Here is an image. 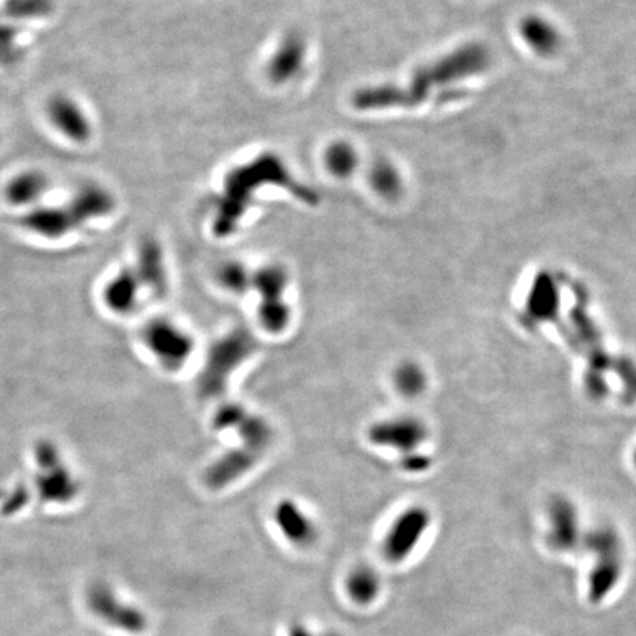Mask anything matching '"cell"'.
<instances>
[{"mask_svg":"<svg viewBox=\"0 0 636 636\" xmlns=\"http://www.w3.org/2000/svg\"><path fill=\"white\" fill-rule=\"evenodd\" d=\"M257 320L268 335L280 336L288 332L293 321V310L288 299L258 301Z\"/></svg>","mask_w":636,"mask_h":636,"instance_id":"cb8c5ba5","label":"cell"},{"mask_svg":"<svg viewBox=\"0 0 636 636\" xmlns=\"http://www.w3.org/2000/svg\"><path fill=\"white\" fill-rule=\"evenodd\" d=\"M582 542L595 558L594 569L589 573L588 600L601 604L614 591L625 570L622 539L616 530L600 526L592 529Z\"/></svg>","mask_w":636,"mask_h":636,"instance_id":"277c9868","label":"cell"},{"mask_svg":"<svg viewBox=\"0 0 636 636\" xmlns=\"http://www.w3.org/2000/svg\"><path fill=\"white\" fill-rule=\"evenodd\" d=\"M28 492L26 488H17L12 492V497L5 501L2 507L3 516H14L18 511L23 510L28 503Z\"/></svg>","mask_w":636,"mask_h":636,"instance_id":"d6a6232c","label":"cell"},{"mask_svg":"<svg viewBox=\"0 0 636 636\" xmlns=\"http://www.w3.org/2000/svg\"><path fill=\"white\" fill-rule=\"evenodd\" d=\"M134 271L142 283V288L149 289L157 298H164L168 289L167 270L157 240H143L137 252V265Z\"/></svg>","mask_w":636,"mask_h":636,"instance_id":"9a60e30c","label":"cell"},{"mask_svg":"<svg viewBox=\"0 0 636 636\" xmlns=\"http://www.w3.org/2000/svg\"><path fill=\"white\" fill-rule=\"evenodd\" d=\"M305 53L307 48L301 36L291 34L286 37L267 67L268 76L273 83L282 84L295 79L304 67Z\"/></svg>","mask_w":636,"mask_h":636,"instance_id":"d6986e66","label":"cell"},{"mask_svg":"<svg viewBox=\"0 0 636 636\" xmlns=\"http://www.w3.org/2000/svg\"><path fill=\"white\" fill-rule=\"evenodd\" d=\"M28 232L46 239H61L76 226L73 215L65 208L37 207L21 220Z\"/></svg>","mask_w":636,"mask_h":636,"instance_id":"ac0fdd59","label":"cell"},{"mask_svg":"<svg viewBox=\"0 0 636 636\" xmlns=\"http://www.w3.org/2000/svg\"><path fill=\"white\" fill-rule=\"evenodd\" d=\"M252 276L254 273L239 261H227L221 264L215 273L218 285L235 296H243L252 291Z\"/></svg>","mask_w":636,"mask_h":636,"instance_id":"484cf974","label":"cell"},{"mask_svg":"<svg viewBox=\"0 0 636 636\" xmlns=\"http://www.w3.org/2000/svg\"><path fill=\"white\" fill-rule=\"evenodd\" d=\"M48 190V177L40 171H23L12 177L5 186L6 201L15 207L36 204Z\"/></svg>","mask_w":636,"mask_h":636,"instance_id":"44dd1931","label":"cell"},{"mask_svg":"<svg viewBox=\"0 0 636 636\" xmlns=\"http://www.w3.org/2000/svg\"><path fill=\"white\" fill-rule=\"evenodd\" d=\"M51 12L52 0H6L3 5V15L11 20H34Z\"/></svg>","mask_w":636,"mask_h":636,"instance_id":"f1b7e54d","label":"cell"},{"mask_svg":"<svg viewBox=\"0 0 636 636\" xmlns=\"http://www.w3.org/2000/svg\"><path fill=\"white\" fill-rule=\"evenodd\" d=\"M433 466V458L423 450L399 457V469L407 475H423Z\"/></svg>","mask_w":636,"mask_h":636,"instance_id":"1f68e13d","label":"cell"},{"mask_svg":"<svg viewBox=\"0 0 636 636\" xmlns=\"http://www.w3.org/2000/svg\"><path fill=\"white\" fill-rule=\"evenodd\" d=\"M489 64V53L482 45L472 43L442 56L438 61L423 65L414 73L407 86L364 87L355 93L357 109L410 108L422 104L432 92L450 86L454 81L482 73Z\"/></svg>","mask_w":636,"mask_h":636,"instance_id":"6da1fadb","label":"cell"},{"mask_svg":"<svg viewBox=\"0 0 636 636\" xmlns=\"http://www.w3.org/2000/svg\"><path fill=\"white\" fill-rule=\"evenodd\" d=\"M48 117L59 133L74 142H86L92 134V126L83 108L68 96H55L49 101Z\"/></svg>","mask_w":636,"mask_h":636,"instance_id":"5bb4252c","label":"cell"},{"mask_svg":"<svg viewBox=\"0 0 636 636\" xmlns=\"http://www.w3.org/2000/svg\"><path fill=\"white\" fill-rule=\"evenodd\" d=\"M34 461L39 467L36 486L40 501L45 504H68L79 494L73 473L62 464L61 452L49 441L34 448Z\"/></svg>","mask_w":636,"mask_h":636,"instance_id":"ba28073f","label":"cell"},{"mask_svg":"<svg viewBox=\"0 0 636 636\" xmlns=\"http://www.w3.org/2000/svg\"><path fill=\"white\" fill-rule=\"evenodd\" d=\"M142 283L132 268H124L115 274L102 291L105 307L117 316L132 314L137 308Z\"/></svg>","mask_w":636,"mask_h":636,"instance_id":"2e32d148","label":"cell"},{"mask_svg":"<svg viewBox=\"0 0 636 636\" xmlns=\"http://www.w3.org/2000/svg\"><path fill=\"white\" fill-rule=\"evenodd\" d=\"M289 282V273L282 265L268 264L252 276V291L257 292L258 301L285 299Z\"/></svg>","mask_w":636,"mask_h":636,"instance_id":"7402d4cb","label":"cell"},{"mask_svg":"<svg viewBox=\"0 0 636 636\" xmlns=\"http://www.w3.org/2000/svg\"><path fill=\"white\" fill-rule=\"evenodd\" d=\"M140 341L162 370L176 373L185 367L195 349V339L170 318L148 321L140 332Z\"/></svg>","mask_w":636,"mask_h":636,"instance_id":"5b68a950","label":"cell"},{"mask_svg":"<svg viewBox=\"0 0 636 636\" xmlns=\"http://www.w3.org/2000/svg\"><path fill=\"white\" fill-rule=\"evenodd\" d=\"M18 30L12 24L0 23V64H12L18 58Z\"/></svg>","mask_w":636,"mask_h":636,"instance_id":"4dcf8cb0","label":"cell"},{"mask_svg":"<svg viewBox=\"0 0 636 636\" xmlns=\"http://www.w3.org/2000/svg\"><path fill=\"white\" fill-rule=\"evenodd\" d=\"M324 162L330 173L338 177H348L357 168L358 157L355 149L349 143L336 142L327 148Z\"/></svg>","mask_w":636,"mask_h":636,"instance_id":"4316f807","label":"cell"},{"mask_svg":"<svg viewBox=\"0 0 636 636\" xmlns=\"http://www.w3.org/2000/svg\"><path fill=\"white\" fill-rule=\"evenodd\" d=\"M366 436L377 450L391 451L402 457L423 450L429 439V427L413 414H397L371 423Z\"/></svg>","mask_w":636,"mask_h":636,"instance_id":"52a82bcc","label":"cell"},{"mask_svg":"<svg viewBox=\"0 0 636 636\" xmlns=\"http://www.w3.org/2000/svg\"><path fill=\"white\" fill-rule=\"evenodd\" d=\"M634 464H635V469H636V451L634 452Z\"/></svg>","mask_w":636,"mask_h":636,"instance_id":"e575fe53","label":"cell"},{"mask_svg":"<svg viewBox=\"0 0 636 636\" xmlns=\"http://www.w3.org/2000/svg\"><path fill=\"white\" fill-rule=\"evenodd\" d=\"M370 182L373 189L385 198H397L401 192V177L397 168L388 161H379L373 165Z\"/></svg>","mask_w":636,"mask_h":636,"instance_id":"83f0119b","label":"cell"},{"mask_svg":"<svg viewBox=\"0 0 636 636\" xmlns=\"http://www.w3.org/2000/svg\"><path fill=\"white\" fill-rule=\"evenodd\" d=\"M526 45L541 56H553L561 48V33L547 18L529 15L520 24Z\"/></svg>","mask_w":636,"mask_h":636,"instance_id":"ffe728a7","label":"cell"},{"mask_svg":"<svg viewBox=\"0 0 636 636\" xmlns=\"http://www.w3.org/2000/svg\"><path fill=\"white\" fill-rule=\"evenodd\" d=\"M273 520L283 538L293 547L307 550L316 544L318 539L316 520L298 501L282 498L274 505Z\"/></svg>","mask_w":636,"mask_h":636,"instance_id":"8fae6325","label":"cell"},{"mask_svg":"<svg viewBox=\"0 0 636 636\" xmlns=\"http://www.w3.org/2000/svg\"><path fill=\"white\" fill-rule=\"evenodd\" d=\"M392 385L399 397L416 399L422 397L429 385V376L422 364L405 360L395 367L392 373Z\"/></svg>","mask_w":636,"mask_h":636,"instance_id":"603a6c76","label":"cell"},{"mask_svg":"<svg viewBox=\"0 0 636 636\" xmlns=\"http://www.w3.org/2000/svg\"><path fill=\"white\" fill-rule=\"evenodd\" d=\"M432 523V511L426 505H408L399 511L383 536V556L394 564L407 561L422 545Z\"/></svg>","mask_w":636,"mask_h":636,"instance_id":"8992f818","label":"cell"},{"mask_svg":"<svg viewBox=\"0 0 636 636\" xmlns=\"http://www.w3.org/2000/svg\"><path fill=\"white\" fill-rule=\"evenodd\" d=\"M548 544L558 553L573 551L581 544V523L575 504L563 497L548 503Z\"/></svg>","mask_w":636,"mask_h":636,"instance_id":"7c38bea8","label":"cell"},{"mask_svg":"<svg viewBox=\"0 0 636 636\" xmlns=\"http://www.w3.org/2000/svg\"><path fill=\"white\" fill-rule=\"evenodd\" d=\"M560 288L551 271L541 270L530 283L523 302L522 321L528 327L545 326L557 320L560 313Z\"/></svg>","mask_w":636,"mask_h":636,"instance_id":"30bf717a","label":"cell"},{"mask_svg":"<svg viewBox=\"0 0 636 636\" xmlns=\"http://www.w3.org/2000/svg\"><path fill=\"white\" fill-rule=\"evenodd\" d=\"M263 457V452L239 444L238 447L224 452L208 467L205 483L214 491L227 488L252 472Z\"/></svg>","mask_w":636,"mask_h":636,"instance_id":"4fadbf2b","label":"cell"},{"mask_svg":"<svg viewBox=\"0 0 636 636\" xmlns=\"http://www.w3.org/2000/svg\"><path fill=\"white\" fill-rule=\"evenodd\" d=\"M115 202L111 193L105 187L86 185L77 190L71 198L67 210L73 215L76 226L86 224L90 220L106 217L114 210Z\"/></svg>","mask_w":636,"mask_h":636,"instance_id":"e0dca14e","label":"cell"},{"mask_svg":"<svg viewBox=\"0 0 636 636\" xmlns=\"http://www.w3.org/2000/svg\"><path fill=\"white\" fill-rule=\"evenodd\" d=\"M248 413L249 411H246L242 405L230 404V402L229 404H223L220 410L215 413L212 426H214L215 430H220V432L235 430Z\"/></svg>","mask_w":636,"mask_h":636,"instance_id":"f546056e","label":"cell"},{"mask_svg":"<svg viewBox=\"0 0 636 636\" xmlns=\"http://www.w3.org/2000/svg\"><path fill=\"white\" fill-rule=\"evenodd\" d=\"M87 606L106 625L129 634H142L148 617L142 610L121 601L105 583H95L87 591Z\"/></svg>","mask_w":636,"mask_h":636,"instance_id":"9c48e42d","label":"cell"},{"mask_svg":"<svg viewBox=\"0 0 636 636\" xmlns=\"http://www.w3.org/2000/svg\"><path fill=\"white\" fill-rule=\"evenodd\" d=\"M382 581L371 567L360 566L352 570L346 579V592L354 603L369 606L379 597Z\"/></svg>","mask_w":636,"mask_h":636,"instance_id":"d4e9b609","label":"cell"},{"mask_svg":"<svg viewBox=\"0 0 636 636\" xmlns=\"http://www.w3.org/2000/svg\"><path fill=\"white\" fill-rule=\"evenodd\" d=\"M265 183L288 186L299 198L307 199V202H311L313 199V193L308 192L298 183L292 182L291 176L279 158L274 157V155H264V157L255 159L251 164L235 168L227 176L226 183H224L223 199H221L217 218L214 221L215 235L227 238L230 233L235 232L240 218L243 217L246 208H248L249 199L254 195L257 187H261Z\"/></svg>","mask_w":636,"mask_h":636,"instance_id":"7a4b0ae2","label":"cell"},{"mask_svg":"<svg viewBox=\"0 0 636 636\" xmlns=\"http://www.w3.org/2000/svg\"><path fill=\"white\" fill-rule=\"evenodd\" d=\"M288 636H342L336 634V632L330 631H314V629L308 628L304 623H295L289 629Z\"/></svg>","mask_w":636,"mask_h":636,"instance_id":"836d02e7","label":"cell"},{"mask_svg":"<svg viewBox=\"0 0 636 636\" xmlns=\"http://www.w3.org/2000/svg\"><path fill=\"white\" fill-rule=\"evenodd\" d=\"M254 333L243 326H236L211 342L199 373L198 392L204 399L223 397L233 376L258 351Z\"/></svg>","mask_w":636,"mask_h":636,"instance_id":"3957f363","label":"cell"}]
</instances>
